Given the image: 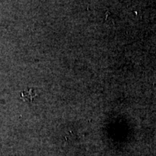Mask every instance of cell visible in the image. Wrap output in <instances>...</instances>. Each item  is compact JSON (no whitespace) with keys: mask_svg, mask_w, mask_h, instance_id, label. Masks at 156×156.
Instances as JSON below:
<instances>
[{"mask_svg":"<svg viewBox=\"0 0 156 156\" xmlns=\"http://www.w3.org/2000/svg\"><path fill=\"white\" fill-rule=\"evenodd\" d=\"M36 95H37L36 93H35L34 90L30 89L28 91H25V92L21 93L20 97L22 98L23 99H24V100L29 101L30 102H31V101H33L34 98L36 96Z\"/></svg>","mask_w":156,"mask_h":156,"instance_id":"1","label":"cell"}]
</instances>
